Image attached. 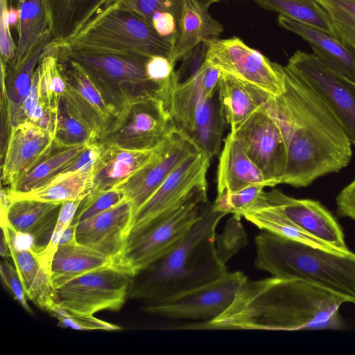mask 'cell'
I'll return each instance as SVG.
<instances>
[{"label": "cell", "mask_w": 355, "mask_h": 355, "mask_svg": "<svg viewBox=\"0 0 355 355\" xmlns=\"http://www.w3.org/2000/svg\"><path fill=\"white\" fill-rule=\"evenodd\" d=\"M275 64L282 76L284 91L269 95L266 105L286 145L282 184L306 187L345 168L352 159V143L321 95L286 66Z\"/></svg>", "instance_id": "1"}, {"label": "cell", "mask_w": 355, "mask_h": 355, "mask_svg": "<svg viewBox=\"0 0 355 355\" xmlns=\"http://www.w3.org/2000/svg\"><path fill=\"white\" fill-rule=\"evenodd\" d=\"M347 300L300 279L246 280L220 315L195 328L297 331L339 329V309Z\"/></svg>", "instance_id": "2"}, {"label": "cell", "mask_w": 355, "mask_h": 355, "mask_svg": "<svg viewBox=\"0 0 355 355\" xmlns=\"http://www.w3.org/2000/svg\"><path fill=\"white\" fill-rule=\"evenodd\" d=\"M226 214L210 202L200 219L168 253L144 271L132 294L151 302L162 300L210 282L227 272L216 247V226Z\"/></svg>", "instance_id": "3"}, {"label": "cell", "mask_w": 355, "mask_h": 355, "mask_svg": "<svg viewBox=\"0 0 355 355\" xmlns=\"http://www.w3.org/2000/svg\"><path fill=\"white\" fill-rule=\"evenodd\" d=\"M254 241L258 269L309 282L355 304V253L313 247L264 230Z\"/></svg>", "instance_id": "4"}, {"label": "cell", "mask_w": 355, "mask_h": 355, "mask_svg": "<svg viewBox=\"0 0 355 355\" xmlns=\"http://www.w3.org/2000/svg\"><path fill=\"white\" fill-rule=\"evenodd\" d=\"M173 44L151 24L120 4L61 48L149 58H170Z\"/></svg>", "instance_id": "5"}, {"label": "cell", "mask_w": 355, "mask_h": 355, "mask_svg": "<svg viewBox=\"0 0 355 355\" xmlns=\"http://www.w3.org/2000/svg\"><path fill=\"white\" fill-rule=\"evenodd\" d=\"M60 54L78 63L116 114L130 101L155 96L166 103L168 96L146 72L148 58L60 48Z\"/></svg>", "instance_id": "6"}, {"label": "cell", "mask_w": 355, "mask_h": 355, "mask_svg": "<svg viewBox=\"0 0 355 355\" xmlns=\"http://www.w3.org/2000/svg\"><path fill=\"white\" fill-rule=\"evenodd\" d=\"M207 189L200 187L178 208L130 236L115 266L134 277L172 250L202 215L209 202Z\"/></svg>", "instance_id": "7"}, {"label": "cell", "mask_w": 355, "mask_h": 355, "mask_svg": "<svg viewBox=\"0 0 355 355\" xmlns=\"http://www.w3.org/2000/svg\"><path fill=\"white\" fill-rule=\"evenodd\" d=\"M174 128L162 99L142 97L130 101L118 112L97 142L128 150H152Z\"/></svg>", "instance_id": "8"}, {"label": "cell", "mask_w": 355, "mask_h": 355, "mask_svg": "<svg viewBox=\"0 0 355 355\" xmlns=\"http://www.w3.org/2000/svg\"><path fill=\"white\" fill-rule=\"evenodd\" d=\"M131 277L115 266L94 270L55 286L54 303L87 315L116 311L125 302Z\"/></svg>", "instance_id": "9"}, {"label": "cell", "mask_w": 355, "mask_h": 355, "mask_svg": "<svg viewBox=\"0 0 355 355\" xmlns=\"http://www.w3.org/2000/svg\"><path fill=\"white\" fill-rule=\"evenodd\" d=\"M248 280L241 272H226L220 277L171 297L149 302L144 311L174 319L207 322L223 313Z\"/></svg>", "instance_id": "10"}, {"label": "cell", "mask_w": 355, "mask_h": 355, "mask_svg": "<svg viewBox=\"0 0 355 355\" xmlns=\"http://www.w3.org/2000/svg\"><path fill=\"white\" fill-rule=\"evenodd\" d=\"M210 160L207 154L198 151L180 163L135 214L130 236L140 233L180 206L198 188L207 185Z\"/></svg>", "instance_id": "11"}, {"label": "cell", "mask_w": 355, "mask_h": 355, "mask_svg": "<svg viewBox=\"0 0 355 355\" xmlns=\"http://www.w3.org/2000/svg\"><path fill=\"white\" fill-rule=\"evenodd\" d=\"M205 60L225 72L277 96L284 91L282 76L275 62L237 37L204 41Z\"/></svg>", "instance_id": "12"}, {"label": "cell", "mask_w": 355, "mask_h": 355, "mask_svg": "<svg viewBox=\"0 0 355 355\" xmlns=\"http://www.w3.org/2000/svg\"><path fill=\"white\" fill-rule=\"evenodd\" d=\"M230 133L262 171L271 187L282 184L286 148L280 127L266 103Z\"/></svg>", "instance_id": "13"}, {"label": "cell", "mask_w": 355, "mask_h": 355, "mask_svg": "<svg viewBox=\"0 0 355 355\" xmlns=\"http://www.w3.org/2000/svg\"><path fill=\"white\" fill-rule=\"evenodd\" d=\"M286 67L324 99L355 146V82L333 70L314 54L296 51Z\"/></svg>", "instance_id": "14"}, {"label": "cell", "mask_w": 355, "mask_h": 355, "mask_svg": "<svg viewBox=\"0 0 355 355\" xmlns=\"http://www.w3.org/2000/svg\"><path fill=\"white\" fill-rule=\"evenodd\" d=\"M198 151L191 139L175 128L147 163L115 187L131 202L134 215L180 163Z\"/></svg>", "instance_id": "15"}, {"label": "cell", "mask_w": 355, "mask_h": 355, "mask_svg": "<svg viewBox=\"0 0 355 355\" xmlns=\"http://www.w3.org/2000/svg\"><path fill=\"white\" fill-rule=\"evenodd\" d=\"M58 67L67 85L63 97L98 140L116 115V112L78 63L59 53Z\"/></svg>", "instance_id": "16"}, {"label": "cell", "mask_w": 355, "mask_h": 355, "mask_svg": "<svg viewBox=\"0 0 355 355\" xmlns=\"http://www.w3.org/2000/svg\"><path fill=\"white\" fill-rule=\"evenodd\" d=\"M261 195L305 232L340 251H349L338 222L319 201L295 198L277 189Z\"/></svg>", "instance_id": "17"}, {"label": "cell", "mask_w": 355, "mask_h": 355, "mask_svg": "<svg viewBox=\"0 0 355 355\" xmlns=\"http://www.w3.org/2000/svg\"><path fill=\"white\" fill-rule=\"evenodd\" d=\"M134 210L126 198L110 209L77 225L76 240L112 258L114 263L129 239Z\"/></svg>", "instance_id": "18"}, {"label": "cell", "mask_w": 355, "mask_h": 355, "mask_svg": "<svg viewBox=\"0 0 355 355\" xmlns=\"http://www.w3.org/2000/svg\"><path fill=\"white\" fill-rule=\"evenodd\" d=\"M53 40L62 47L117 7L121 0H41Z\"/></svg>", "instance_id": "19"}, {"label": "cell", "mask_w": 355, "mask_h": 355, "mask_svg": "<svg viewBox=\"0 0 355 355\" xmlns=\"http://www.w3.org/2000/svg\"><path fill=\"white\" fill-rule=\"evenodd\" d=\"M53 140V133L29 121L13 126L1 157L2 184L9 188L50 148Z\"/></svg>", "instance_id": "20"}, {"label": "cell", "mask_w": 355, "mask_h": 355, "mask_svg": "<svg viewBox=\"0 0 355 355\" xmlns=\"http://www.w3.org/2000/svg\"><path fill=\"white\" fill-rule=\"evenodd\" d=\"M61 205L31 198L12 199L1 216V225H7L17 234L31 237V245L40 252L51 239Z\"/></svg>", "instance_id": "21"}, {"label": "cell", "mask_w": 355, "mask_h": 355, "mask_svg": "<svg viewBox=\"0 0 355 355\" xmlns=\"http://www.w3.org/2000/svg\"><path fill=\"white\" fill-rule=\"evenodd\" d=\"M11 258L28 299L42 311H47L54 303V286L51 272L42 263L32 245L21 248L17 234L7 225Z\"/></svg>", "instance_id": "22"}, {"label": "cell", "mask_w": 355, "mask_h": 355, "mask_svg": "<svg viewBox=\"0 0 355 355\" xmlns=\"http://www.w3.org/2000/svg\"><path fill=\"white\" fill-rule=\"evenodd\" d=\"M98 144L101 151L92 167L89 193L116 187L147 163L157 147L148 150H134Z\"/></svg>", "instance_id": "23"}, {"label": "cell", "mask_w": 355, "mask_h": 355, "mask_svg": "<svg viewBox=\"0 0 355 355\" xmlns=\"http://www.w3.org/2000/svg\"><path fill=\"white\" fill-rule=\"evenodd\" d=\"M282 28L300 36L313 49V54L329 67L355 82V52L336 37L304 23L279 15Z\"/></svg>", "instance_id": "24"}, {"label": "cell", "mask_w": 355, "mask_h": 355, "mask_svg": "<svg viewBox=\"0 0 355 355\" xmlns=\"http://www.w3.org/2000/svg\"><path fill=\"white\" fill-rule=\"evenodd\" d=\"M224 141L217 169V194L234 192L254 184L271 187L230 132Z\"/></svg>", "instance_id": "25"}, {"label": "cell", "mask_w": 355, "mask_h": 355, "mask_svg": "<svg viewBox=\"0 0 355 355\" xmlns=\"http://www.w3.org/2000/svg\"><path fill=\"white\" fill-rule=\"evenodd\" d=\"M88 144L63 146L53 140L50 148L7 191L24 193L46 186L61 175Z\"/></svg>", "instance_id": "26"}, {"label": "cell", "mask_w": 355, "mask_h": 355, "mask_svg": "<svg viewBox=\"0 0 355 355\" xmlns=\"http://www.w3.org/2000/svg\"><path fill=\"white\" fill-rule=\"evenodd\" d=\"M223 31V25L210 15L208 8L196 0H182L178 38L169 59L175 64L198 44L207 40L217 38Z\"/></svg>", "instance_id": "27"}, {"label": "cell", "mask_w": 355, "mask_h": 355, "mask_svg": "<svg viewBox=\"0 0 355 355\" xmlns=\"http://www.w3.org/2000/svg\"><path fill=\"white\" fill-rule=\"evenodd\" d=\"M269 95L247 82L222 72L218 96L226 123L231 130L237 128L263 105Z\"/></svg>", "instance_id": "28"}, {"label": "cell", "mask_w": 355, "mask_h": 355, "mask_svg": "<svg viewBox=\"0 0 355 355\" xmlns=\"http://www.w3.org/2000/svg\"><path fill=\"white\" fill-rule=\"evenodd\" d=\"M17 6L20 17L16 54L6 66L12 68L21 65L42 44L53 40L41 0H18Z\"/></svg>", "instance_id": "29"}, {"label": "cell", "mask_w": 355, "mask_h": 355, "mask_svg": "<svg viewBox=\"0 0 355 355\" xmlns=\"http://www.w3.org/2000/svg\"><path fill=\"white\" fill-rule=\"evenodd\" d=\"M111 266H115L112 258L76 241L59 245L51 264L53 286L86 272Z\"/></svg>", "instance_id": "30"}, {"label": "cell", "mask_w": 355, "mask_h": 355, "mask_svg": "<svg viewBox=\"0 0 355 355\" xmlns=\"http://www.w3.org/2000/svg\"><path fill=\"white\" fill-rule=\"evenodd\" d=\"M225 123L218 89L212 96L203 95L195 112L189 138L201 152L211 159L220 152Z\"/></svg>", "instance_id": "31"}, {"label": "cell", "mask_w": 355, "mask_h": 355, "mask_svg": "<svg viewBox=\"0 0 355 355\" xmlns=\"http://www.w3.org/2000/svg\"><path fill=\"white\" fill-rule=\"evenodd\" d=\"M261 193L249 207L242 211V217L261 230L293 239L313 247L342 252L301 230L291 222L279 209L264 199Z\"/></svg>", "instance_id": "32"}, {"label": "cell", "mask_w": 355, "mask_h": 355, "mask_svg": "<svg viewBox=\"0 0 355 355\" xmlns=\"http://www.w3.org/2000/svg\"><path fill=\"white\" fill-rule=\"evenodd\" d=\"M92 168L80 169L58 176L49 184L38 189L24 193H10V200L31 198L45 202H60L83 199L92 188Z\"/></svg>", "instance_id": "33"}, {"label": "cell", "mask_w": 355, "mask_h": 355, "mask_svg": "<svg viewBox=\"0 0 355 355\" xmlns=\"http://www.w3.org/2000/svg\"><path fill=\"white\" fill-rule=\"evenodd\" d=\"M203 95L206 94L201 69L193 77L178 83L172 92L168 105L171 118L174 126L189 137L197 106Z\"/></svg>", "instance_id": "34"}, {"label": "cell", "mask_w": 355, "mask_h": 355, "mask_svg": "<svg viewBox=\"0 0 355 355\" xmlns=\"http://www.w3.org/2000/svg\"><path fill=\"white\" fill-rule=\"evenodd\" d=\"M261 7L319 28L336 37L330 19L317 0H253Z\"/></svg>", "instance_id": "35"}, {"label": "cell", "mask_w": 355, "mask_h": 355, "mask_svg": "<svg viewBox=\"0 0 355 355\" xmlns=\"http://www.w3.org/2000/svg\"><path fill=\"white\" fill-rule=\"evenodd\" d=\"M54 140L63 146L97 142V137L83 119L67 103L63 96L58 106Z\"/></svg>", "instance_id": "36"}, {"label": "cell", "mask_w": 355, "mask_h": 355, "mask_svg": "<svg viewBox=\"0 0 355 355\" xmlns=\"http://www.w3.org/2000/svg\"><path fill=\"white\" fill-rule=\"evenodd\" d=\"M327 13L336 38L355 52V0H317Z\"/></svg>", "instance_id": "37"}, {"label": "cell", "mask_w": 355, "mask_h": 355, "mask_svg": "<svg viewBox=\"0 0 355 355\" xmlns=\"http://www.w3.org/2000/svg\"><path fill=\"white\" fill-rule=\"evenodd\" d=\"M125 198L124 193L116 187L89 193L81 200L71 223L78 224L89 219L115 206Z\"/></svg>", "instance_id": "38"}, {"label": "cell", "mask_w": 355, "mask_h": 355, "mask_svg": "<svg viewBox=\"0 0 355 355\" xmlns=\"http://www.w3.org/2000/svg\"><path fill=\"white\" fill-rule=\"evenodd\" d=\"M47 312L58 320V325L62 328H70L76 330H105L117 331L120 326L100 320L93 315L75 312L62 308L53 303Z\"/></svg>", "instance_id": "39"}, {"label": "cell", "mask_w": 355, "mask_h": 355, "mask_svg": "<svg viewBox=\"0 0 355 355\" xmlns=\"http://www.w3.org/2000/svg\"><path fill=\"white\" fill-rule=\"evenodd\" d=\"M263 185L254 184L232 193L217 194L213 208L226 214L241 218V213L249 207L263 191Z\"/></svg>", "instance_id": "40"}, {"label": "cell", "mask_w": 355, "mask_h": 355, "mask_svg": "<svg viewBox=\"0 0 355 355\" xmlns=\"http://www.w3.org/2000/svg\"><path fill=\"white\" fill-rule=\"evenodd\" d=\"M247 243V235L241 218L234 215L227 221L223 233L220 235L216 234L217 254L224 264Z\"/></svg>", "instance_id": "41"}, {"label": "cell", "mask_w": 355, "mask_h": 355, "mask_svg": "<svg viewBox=\"0 0 355 355\" xmlns=\"http://www.w3.org/2000/svg\"><path fill=\"white\" fill-rule=\"evenodd\" d=\"M82 200H68L62 202L58 220L48 245L42 250L37 251L42 263L50 272L52 259L58 246L60 239L64 230L71 223Z\"/></svg>", "instance_id": "42"}, {"label": "cell", "mask_w": 355, "mask_h": 355, "mask_svg": "<svg viewBox=\"0 0 355 355\" xmlns=\"http://www.w3.org/2000/svg\"><path fill=\"white\" fill-rule=\"evenodd\" d=\"M120 6L136 13L150 24L155 12H168L175 16L179 24L182 0H121Z\"/></svg>", "instance_id": "43"}, {"label": "cell", "mask_w": 355, "mask_h": 355, "mask_svg": "<svg viewBox=\"0 0 355 355\" xmlns=\"http://www.w3.org/2000/svg\"><path fill=\"white\" fill-rule=\"evenodd\" d=\"M0 274L3 284L12 293L14 298L28 313L33 314L29 306L23 284L16 268L12 267L8 260H3L0 265Z\"/></svg>", "instance_id": "44"}, {"label": "cell", "mask_w": 355, "mask_h": 355, "mask_svg": "<svg viewBox=\"0 0 355 355\" xmlns=\"http://www.w3.org/2000/svg\"><path fill=\"white\" fill-rule=\"evenodd\" d=\"M7 0H0V50L1 62L5 66L10 64L14 60L16 54L17 45L11 37L9 27Z\"/></svg>", "instance_id": "45"}, {"label": "cell", "mask_w": 355, "mask_h": 355, "mask_svg": "<svg viewBox=\"0 0 355 355\" xmlns=\"http://www.w3.org/2000/svg\"><path fill=\"white\" fill-rule=\"evenodd\" d=\"M206 52V45L202 42L182 60L181 66L175 71L179 83L193 77L200 71L205 62Z\"/></svg>", "instance_id": "46"}, {"label": "cell", "mask_w": 355, "mask_h": 355, "mask_svg": "<svg viewBox=\"0 0 355 355\" xmlns=\"http://www.w3.org/2000/svg\"><path fill=\"white\" fill-rule=\"evenodd\" d=\"M151 24L160 36L168 39L175 45L178 38V23L172 13L155 12L151 18Z\"/></svg>", "instance_id": "47"}, {"label": "cell", "mask_w": 355, "mask_h": 355, "mask_svg": "<svg viewBox=\"0 0 355 355\" xmlns=\"http://www.w3.org/2000/svg\"><path fill=\"white\" fill-rule=\"evenodd\" d=\"M336 202L338 216L355 220V178L340 191Z\"/></svg>", "instance_id": "48"}, {"label": "cell", "mask_w": 355, "mask_h": 355, "mask_svg": "<svg viewBox=\"0 0 355 355\" xmlns=\"http://www.w3.org/2000/svg\"><path fill=\"white\" fill-rule=\"evenodd\" d=\"M1 229L0 254L2 257H11L12 254L8 238L7 225H1Z\"/></svg>", "instance_id": "49"}, {"label": "cell", "mask_w": 355, "mask_h": 355, "mask_svg": "<svg viewBox=\"0 0 355 355\" xmlns=\"http://www.w3.org/2000/svg\"><path fill=\"white\" fill-rule=\"evenodd\" d=\"M77 223H71L69 227L63 232L58 245L62 244H67L76 241V231L77 227Z\"/></svg>", "instance_id": "50"}, {"label": "cell", "mask_w": 355, "mask_h": 355, "mask_svg": "<svg viewBox=\"0 0 355 355\" xmlns=\"http://www.w3.org/2000/svg\"><path fill=\"white\" fill-rule=\"evenodd\" d=\"M20 17V11L18 6L13 7L10 6L8 10L7 19L10 28L18 26Z\"/></svg>", "instance_id": "51"}, {"label": "cell", "mask_w": 355, "mask_h": 355, "mask_svg": "<svg viewBox=\"0 0 355 355\" xmlns=\"http://www.w3.org/2000/svg\"><path fill=\"white\" fill-rule=\"evenodd\" d=\"M199 4L206 8H209V7L214 3L223 0H196Z\"/></svg>", "instance_id": "52"}]
</instances>
